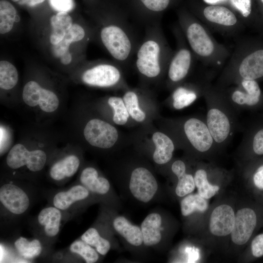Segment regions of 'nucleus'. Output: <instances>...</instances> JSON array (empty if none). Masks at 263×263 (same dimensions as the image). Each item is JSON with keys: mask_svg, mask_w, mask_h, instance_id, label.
Listing matches in <instances>:
<instances>
[{"mask_svg": "<svg viewBox=\"0 0 263 263\" xmlns=\"http://www.w3.org/2000/svg\"><path fill=\"white\" fill-rule=\"evenodd\" d=\"M178 23L191 50L201 64L221 71L231 52L213 37L209 28L194 15L185 10L178 14Z\"/></svg>", "mask_w": 263, "mask_h": 263, "instance_id": "f257e3e1", "label": "nucleus"}, {"mask_svg": "<svg viewBox=\"0 0 263 263\" xmlns=\"http://www.w3.org/2000/svg\"><path fill=\"white\" fill-rule=\"evenodd\" d=\"M97 21L99 39L114 61L119 65L128 63L138 44L126 16L120 11L113 12Z\"/></svg>", "mask_w": 263, "mask_h": 263, "instance_id": "f03ea898", "label": "nucleus"}, {"mask_svg": "<svg viewBox=\"0 0 263 263\" xmlns=\"http://www.w3.org/2000/svg\"><path fill=\"white\" fill-rule=\"evenodd\" d=\"M263 77V48L255 47L239 36L235 47L214 85L223 88L242 80H256Z\"/></svg>", "mask_w": 263, "mask_h": 263, "instance_id": "7ed1b4c3", "label": "nucleus"}, {"mask_svg": "<svg viewBox=\"0 0 263 263\" xmlns=\"http://www.w3.org/2000/svg\"><path fill=\"white\" fill-rule=\"evenodd\" d=\"M173 52L159 22L148 24L135 53L136 68L147 79L157 78L167 72Z\"/></svg>", "mask_w": 263, "mask_h": 263, "instance_id": "20e7f679", "label": "nucleus"}, {"mask_svg": "<svg viewBox=\"0 0 263 263\" xmlns=\"http://www.w3.org/2000/svg\"><path fill=\"white\" fill-rule=\"evenodd\" d=\"M203 97L207 106V125L217 149H222L229 144L235 132L240 128L238 113L214 84L207 87Z\"/></svg>", "mask_w": 263, "mask_h": 263, "instance_id": "39448f33", "label": "nucleus"}, {"mask_svg": "<svg viewBox=\"0 0 263 263\" xmlns=\"http://www.w3.org/2000/svg\"><path fill=\"white\" fill-rule=\"evenodd\" d=\"M172 32L176 46L169 63L167 74L169 86L174 89L191 74L198 60L178 23L173 27Z\"/></svg>", "mask_w": 263, "mask_h": 263, "instance_id": "423d86ee", "label": "nucleus"}, {"mask_svg": "<svg viewBox=\"0 0 263 263\" xmlns=\"http://www.w3.org/2000/svg\"><path fill=\"white\" fill-rule=\"evenodd\" d=\"M194 14L209 30L226 37L240 36L244 28L236 13L224 6L209 4L197 9Z\"/></svg>", "mask_w": 263, "mask_h": 263, "instance_id": "0eeeda50", "label": "nucleus"}, {"mask_svg": "<svg viewBox=\"0 0 263 263\" xmlns=\"http://www.w3.org/2000/svg\"><path fill=\"white\" fill-rule=\"evenodd\" d=\"M218 88L237 113L242 110L253 108L261 100V90L256 80H242L233 85Z\"/></svg>", "mask_w": 263, "mask_h": 263, "instance_id": "6e6552de", "label": "nucleus"}, {"mask_svg": "<svg viewBox=\"0 0 263 263\" xmlns=\"http://www.w3.org/2000/svg\"><path fill=\"white\" fill-rule=\"evenodd\" d=\"M181 127L185 141L196 152L205 154L218 149L205 118L190 117Z\"/></svg>", "mask_w": 263, "mask_h": 263, "instance_id": "1a4fd4ad", "label": "nucleus"}, {"mask_svg": "<svg viewBox=\"0 0 263 263\" xmlns=\"http://www.w3.org/2000/svg\"><path fill=\"white\" fill-rule=\"evenodd\" d=\"M81 79L90 86L108 88L120 85L122 75L117 62H99L91 64L82 73Z\"/></svg>", "mask_w": 263, "mask_h": 263, "instance_id": "9d476101", "label": "nucleus"}, {"mask_svg": "<svg viewBox=\"0 0 263 263\" xmlns=\"http://www.w3.org/2000/svg\"><path fill=\"white\" fill-rule=\"evenodd\" d=\"M86 141L92 146L101 149L113 147L118 138L116 129L109 123L99 119H92L83 130Z\"/></svg>", "mask_w": 263, "mask_h": 263, "instance_id": "9b49d317", "label": "nucleus"}, {"mask_svg": "<svg viewBox=\"0 0 263 263\" xmlns=\"http://www.w3.org/2000/svg\"><path fill=\"white\" fill-rule=\"evenodd\" d=\"M47 156L40 150H28L21 144L14 145L6 157V163L12 169H17L26 166L29 170L36 172L41 170L45 166Z\"/></svg>", "mask_w": 263, "mask_h": 263, "instance_id": "f8f14e48", "label": "nucleus"}, {"mask_svg": "<svg viewBox=\"0 0 263 263\" xmlns=\"http://www.w3.org/2000/svg\"><path fill=\"white\" fill-rule=\"evenodd\" d=\"M158 188L157 182L152 173L144 167L133 170L129 182V189L138 201L148 203L154 196Z\"/></svg>", "mask_w": 263, "mask_h": 263, "instance_id": "ddd939ff", "label": "nucleus"}, {"mask_svg": "<svg viewBox=\"0 0 263 263\" xmlns=\"http://www.w3.org/2000/svg\"><path fill=\"white\" fill-rule=\"evenodd\" d=\"M24 103L30 107L38 105L44 112L51 113L59 106V99L52 91L42 88L35 81H30L24 85L22 91Z\"/></svg>", "mask_w": 263, "mask_h": 263, "instance_id": "4468645a", "label": "nucleus"}, {"mask_svg": "<svg viewBox=\"0 0 263 263\" xmlns=\"http://www.w3.org/2000/svg\"><path fill=\"white\" fill-rule=\"evenodd\" d=\"M0 201L7 210L16 215L24 213L30 206L27 193L19 186L10 183L0 187Z\"/></svg>", "mask_w": 263, "mask_h": 263, "instance_id": "2eb2a0df", "label": "nucleus"}, {"mask_svg": "<svg viewBox=\"0 0 263 263\" xmlns=\"http://www.w3.org/2000/svg\"><path fill=\"white\" fill-rule=\"evenodd\" d=\"M256 224V215L253 210L249 208L239 210L231 233L232 242L238 245L245 244L251 236Z\"/></svg>", "mask_w": 263, "mask_h": 263, "instance_id": "dca6fc26", "label": "nucleus"}, {"mask_svg": "<svg viewBox=\"0 0 263 263\" xmlns=\"http://www.w3.org/2000/svg\"><path fill=\"white\" fill-rule=\"evenodd\" d=\"M235 216L232 208L227 205H221L215 207L210 218L211 233L220 237L231 234L234 227Z\"/></svg>", "mask_w": 263, "mask_h": 263, "instance_id": "f3484780", "label": "nucleus"}, {"mask_svg": "<svg viewBox=\"0 0 263 263\" xmlns=\"http://www.w3.org/2000/svg\"><path fill=\"white\" fill-rule=\"evenodd\" d=\"M136 15L148 24L158 21L172 0H131Z\"/></svg>", "mask_w": 263, "mask_h": 263, "instance_id": "a211bd4d", "label": "nucleus"}, {"mask_svg": "<svg viewBox=\"0 0 263 263\" xmlns=\"http://www.w3.org/2000/svg\"><path fill=\"white\" fill-rule=\"evenodd\" d=\"M162 217L157 213H152L145 218L141 225L143 243L148 246L158 244L161 241L162 235L161 226Z\"/></svg>", "mask_w": 263, "mask_h": 263, "instance_id": "6ab92c4d", "label": "nucleus"}, {"mask_svg": "<svg viewBox=\"0 0 263 263\" xmlns=\"http://www.w3.org/2000/svg\"><path fill=\"white\" fill-rule=\"evenodd\" d=\"M155 149L153 159L158 164L168 163L172 158L175 149L174 142L168 135L163 132H156L152 136Z\"/></svg>", "mask_w": 263, "mask_h": 263, "instance_id": "aec40b11", "label": "nucleus"}, {"mask_svg": "<svg viewBox=\"0 0 263 263\" xmlns=\"http://www.w3.org/2000/svg\"><path fill=\"white\" fill-rule=\"evenodd\" d=\"M89 191L81 185L74 186L67 191L57 192L53 198V203L60 210H66L75 203L88 197Z\"/></svg>", "mask_w": 263, "mask_h": 263, "instance_id": "412c9836", "label": "nucleus"}, {"mask_svg": "<svg viewBox=\"0 0 263 263\" xmlns=\"http://www.w3.org/2000/svg\"><path fill=\"white\" fill-rule=\"evenodd\" d=\"M51 31L49 42L51 46L58 44L63 40L67 32L73 24L71 16L67 12H57L50 19Z\"/></svg>", "mask_w": 263, "mask_h": 263, "instance_id": "4be33fe9", "label": "nucleus"}, {"mask_svg": "<svg viewBox=\"0 0 263 263\" xmlns=\"http://www.w3.org/2000/svg\"><path fill=\"white\" fill-rule=\"evenodd\" d=\"M80 181L89 191L98 194H105L110 188L109 181L103 177H99L96 169L93 167L84 169L81 173Z\"/></svg>", "mask_w": 263, "mask_h": 263, "instance_id": "5701e85b", "label": "nucleus"}, {"mask_svg": "<svg viewBox=\"0 0 263 263\" xmlns=\"http://www.w3.org/2000/svg\"><path fill=\"white\" fill-rule=\"evenodd\" d=\"M113 226L115 230L130 244L138 246L143 244L141 228L132 225L125 217L119 216L115 217L113 221Z\"/></svg>", "mask_w": 263, "mask_h": 263, "instance_id": "b1692460", "label": "nucleus"}, {"mask_svg": "<svg viewBox=\"0 0 263 263\" xmlns=\"http://www.w3.org/2000/svg\"><path fill=\"white\" fill-rule=\"evenodd\" d=\"M171 170L177 176L178 182L175 193L179 197L185 196L192 192L195 187L194 177L186 172V165L183 161L177 160L171 165Z\"/></svg>", "mask_w": 263, "mask_h": 263, "instance_id": "393cba45", "label": "nucleus"}, {"mask_svg": "<svg viewBox=\"0 0 263 263\" xmlns=\"http://www.w3.org/2000/svg\"><path fill=\"white\" fill-rule=\"evenodd\" d=\"M61 220L60 209L55 207L43 208L38 216V223L44 227V232L50 237H54L58 233Z\"/></svg>", "mask_w": 263, "mask_h": 263, "instance_id": "a878e982", "label": "nucleus"}, {"mask_svg": "<svg viewBox=\"0 0 263 263\" xmlns=\"http://www.w3.org/2000/svg\"><path fill=\"white\" fill-rule=\"evenodd\" d=\"M79 165L80 161L76 156L68 155L52 166L50 170V175L56 181L71 177L76 172Z\"/></svg>", "mask_w": 263, "mask_h": 263, "instance_id": "bb28decb", "label": "nucleus"}, {"mask_svg": "<svg viewBox=\"0 0 263 263\" xmlns=\"http://www.w3.org/2000/svg\"><path fill=\"white\" fill-rule=\"evenodd\" d=\"M20 20L17 10L9 1H0V33L4 35L10 32L16 22Z\"/></svg>", "mask_w": 263, "mask_h": 263, "instance_id": "cd10ccee", "label": "nucleus"}, {"mask_svg": "<svg viewBox=\"0 0 263 263\" xmlns=\"http://www.w3.org/2000/svg\"><path fill=\"white\" fill-rule=\"evenodd\" d=\"M194 180L198 194L203 198L208 199L213 196L219 190V187L208 182L206 169L198 168L195 172Z\"/></svg>", "mask_w": 263, "mask_h": 263, "instance_id": "c85d7f7f", "label": "nucleus"}, {"mask_svg": "<svg viewBox=\"0 0 263 263\" xmlns=\"http://www.w3.org/2000/svg\"><path fill=\"white\" fill-rule=\"evenodd\" d=\"M19 75L17 68L7 60L0 61V87L5 90L13 88L17 84Z\"/></svg>", "mask_w": 263, "mask_h": 263, "instance_id": "c756f323", "label": "nucleus"}, {"mask_svg": "<svg viewBox=\"0 0 263 263\" xmlns=\"http://www.w3.org/2000/svg\"><path fill=\"white\" fill-rule=\"evenodd\" d=\"M207 208V201L199 194L188 195L181 202V211L184 216H188L195 211L204 212Z\"/></svg>", "mask_w": 263, "mask_h": 263, "instance_id": "7c9ffc66", "label": "nucleus"}, {"mask_svg": "<svg viewBox=\"0 0 263 263\" xmlns=\"http://www.w3.org/2000/svg\"><path fill=\"white\" fill-rule=\"evenodd\" d=\"M18 252L24 258L33 259L39 256L42 251V245L38 239L29 241L20 237L14 243Z\"/></svg>", "mask_w": 263, "mask_h": 263, "instance_id": "2f4dec72", "label": "nucleus"}, {"mask_svg": "<svg viewBox=\"0 0 263 263\" xmlns=\"http://www.w3.org/2000/svg\"><path fill=\"white\" fill-rule=\"evenodd\" d=\"M81 239L94 247L96 251L102 255H106L111 248L109 241L102 237L97 230L93 227L87 230L81 236Z\"/></svg>", "mask_w": 263, "mask_h": 263, "instance_id": "473e14b6", "label": "nucleus"}, {"mask_svg": "<svg viewBox=\"0 0 263 263\" xmlns=\"http://www.w3.org/2000/svg\"><path fill=\"white\" fill-rule=\"evenodd\" d=\"M123 99L130 116L137 122L143 121L146 114L139 106L137 93L134 91H128L124 94Z\"/></svg>", "mask_w": 263, "mask_h": 263, "instance_id": "72a5a7b5", "label": "nucleus"}, {"mask_svg": "<svg viewBox=\"0 0 263 263\" xmlns=\"http://www.w3.org/2000/svg\"><path fill=\"white\" fill-rule=\"evenodd\" d=\"M70 250L79 255L87 263H95L99 258L96 250L82 240L74 242L70 246Z\"/></svg>", "mask_w": 263, "mask_h": 263, "instance_id": "f704fd0d", "label": "nucleus"}, {"mask_svg": "<svg viewBox=\"0 0 263 263\" xmlns=\"http://www.w3.org/2000/svg\"><path fill=\"white\" fill-rule=\"evenodd\" d=\"M108 102L114 111L113 117V122L119 125L125 124L130 115L123 98L117 96H111L109 98Z\"/></svg>", "mask_w": 263, "mask_h": 263, "instance_id": "c9c22d12", "label": "nucleus"}, {"mask_svg": "<svg viewBox=\"0 0 263 263\" xmlns=\"http://www.w3.org/2000/svg\"><path fill=\"white\" fill-rule=\"evenodd\" d=\"M240 151L251 149L257 155L263 154V128L257 130L251 137L244 136L240 144Z\"/></svg>", "mask_w": 263, "mask_h": 263, "instance_id": "e433bc0d", "label": "nucleus"}, {"mask_svg": "<svg viewBox=\"0 0 263 263\" xmlns=\"http://www.w3.org/2000/svg\"><path fill=\"white\" fill-rule=\"evenodd\" d=\"M231 6L244 25L248 23L252 12L251 0H229Z\"/></svg>", "mask_w": 263, "mask_h": 263, "instance_id": "4c0bfd02", "label": "nucleus"}, {"mask_svg": "<svg viewBox=\"0 0 263 263\" xmlns=\"http://www.w3.org/2000/svg\"><path fill=\"white\" fill-rule=\"evenodd\" d=\"M49 2L52 9L57 12L69 13L75 7L73 0H49Z\"/></svg>", "mask_w": 263, "mask_h": 263, "instance_id": "58836bf2", "label": "nucleus"}, {"mask_svg": "<svg viewBox=\"0 0 263 263\" xmlns=\"http://www.w3.org/2000/svg\"><path fill=\"white\" fill-rule=\"evenodd\" d=\"M251 251L255 257L259 258L263 256V234L258 235L253 240Z\"/></svg>", "mask_w": 263, "mask_h": 263, "instance_id": "ea45409f", "label": "nucleus"}, {"mask_svg": "<svg viewBox=\"0 0 263 263\" xmlns=\"http://www.w3.org/2000/svg\"><path fill=\"white\" fill-rule=\"evenodd\" d=\"M253 182L258 188L263 189V165L257 169L253 176Z\"/></svg>", "mask_w": 263, "mask_h": 263, "instance_id": "a19ab883", "label": "nucleus"}, {"mask_svg": "<svg viewBox=\"0 0 263 263\" xmlns=\"http://www.w3.org/2000/svg\"><path fill=\"white\" fill-rule=\"evenodd\" d=\"M45 0H20L19 3L29 6H34L44 1Z\"/></svg>", "mask_w": 263, "mask_h": 263, "instance_id": "79ce46f5", "label": "nucleus"}, {"mask_svg": "<svg viewBox=\"0 0 263 263\" xmlns=\"http://www.w3.org/2000/svg\"><path fill=\"white\" fill-rule=\"evenodd\" d=\"M228 0H203V1L208 4L216 5L218 3L226 2Z\"/></svg>", "mask_w": 263, "mask_h": 263, "instance_id": "37998d69", "label": "nucleus"}, {"mask_svg": "<svg viewBox=\"0 0 263 263\" xmlns=\"http://www.w3.org/2000/svg\"><path fill=\"white\" fill-rule=\"evenodd\" d=\"M11 0L14 2H18V1H19L20 0Z\"/></svg>", "mask_w": 263, "mask_h": 263, "instance_id": "c03bdc74", "label": "nucleus"}, {"mask_svg": "<svg viewBox=\"0 0 263 263\" xmlns=\"http://www.w3.org/2000/svg\"><path fill=\"white\" fill-rule=\"evenodd\" d=\"M260 0L262 2V3L263 4V0Z\"/></svg>", "mask_w": 263, "mask_h": 263, "instance_id": "a18cd8bd", "label": "nucleus"}]
</instances>
